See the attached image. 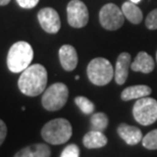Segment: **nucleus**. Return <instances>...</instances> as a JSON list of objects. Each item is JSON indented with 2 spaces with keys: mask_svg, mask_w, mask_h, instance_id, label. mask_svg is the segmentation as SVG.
<instances>
[{
  "mask_svg": "<svg viewBox=\"0 0 157 157\" xmlns=\"http://www.w3.org/2000/svg\"><path fill=\"white\" fill-rule=\"evenodd\" d=\"M73 135L71 122L65 118H55L48 121L41 130L43 140L51 145L67 143Z\"/></svg>",
  "mask_w": 157,
  "mask_h": 157,
  "instance_id": "3",
  "label": "nucleus"
},
{
  "mask_svg": "<svg viewBox=\"0 0 157 157\" xmlns=\"http://www.w3.org/2000/svg\"><path fill=\"white\" fill-rule=\"evenodd\" d=\"M6 135H7V128H6L5 122L2 119H0V146L4 142Z\"/></svg>",
  "mask_w": 157,
  "mask_h": 157,
  "instance_id": "24",
  "label": "nucleus"
},
{
  "mask_svg": "<svg viewBox=\"0 0 157 157\" xmlns=\"http://www.w3.org/2000/svg\"><path fill=\"white\" fill-rule=\"evenodd\" d=\"M67 21L71 27L80 28L85 27L89 21V11L86 4L81 0H71L67 4Z\"/></svg>",
  "mask_w": 157,
  "mask_h": 157,
  "instance_id": "8",
  "label": "nucleus"
},
{
  "mask_svg": "<svg viewBox=\"0 0 157 157\" xmlns=\"http://www.w3.org/2000/svg\"><path fill=\"white\" fill-rule=\"evenodd\" d=\"M38 21L41 28L49 34H56L60 30V18L55 9L51 7L42 8L38 12Z\"/></svg>",
  "mask_w": 157,
  "mask_h": 157,
  "instance_id": "9",
  "label": "nucleus"
},
{
  "mask_svg": "<svg viewBox=\"0 0 157 157\" xmlns=\"http://www.w3.org/2000/svg\"><path fill=\"white\" fill-rule=\"evenodd\" d=\"M59 60L62 68L67 71H71L78 65V53L74 46L62 45L58 52Z\"/></svg>",
  "mask_w": 157,
  "mask_h": 157,
  "instance_id": "10",
  "label": "nucleus"
},
{
  "mask_svg": "<svg viewBox=\"0 0 157 157\" xmlns=\"http://www.w3.org/2000/svg\"><path fill=\"white\" fill-rule=\"evenodd\" d=\"M151 88L146 85H137V86L128 87L121 92V100L130 101L133 99H140L143 97H148L151 94Z\"/></svg>",
  "mask_w": 157,
  "mask_h": 157,
  "instance_id": "15",
  "label": "nucleus"
},
{
  "mask_svg": "<svg viewBox=\"0 0 157 157\" xmlns=\"http://www.w3.org/2000/svg\"><path fill=\"white\" fill-rule=\"evenodd\" d=\"M11 0H0V5L1 6H4V5H7Z\"/></svg>",
  "mask_w": 157,
  "mask_h": 157,
  "instance_id": "25",
  "label": "nucleus"
},
{
  "mask_svg": "<svg viewBox=\"0 0 157 157\" xmlns=\"http://www.w3.org/2000/svg\"><path fill=\"white\" fill-rule=\"evenodd\" d=\"M135 119L143 125H150L157 121V101L150 97L138 99L133 107Z\"/></svg>",
  "mask_w": 157,
  "mask_h": 157,
  "instance_id": "6",
  "label": "nucleus"
},
{
  "mask_svg": "<svg viewBox=\"0 0 157 157\" xmlns=\"http://www.w3.org/2000/svg\"><path fill=\"white\" fill-rule=\"evenodd\" d=\"M33 58L32 46L25 41H18L10 47L7 53V67L13 74L21 73L30 67Z\"/></svg>",
  "mask_w": 157,
  "mask_h": 157,
  "instance_id": "2",
  "label": "nucleus"
},
{
  "mask_svg": "<svg viewBox=\"0 0 157 157\" xmlns=\"http://www.w3.org/2000/svg\"><path fill=\"white\" fill-rule=\"evenodd\" d=\"M99 21L105 30L115 31L124 25V15L121 7L113 3H107L100 9Z\"/></svg>",
  "mask_w": 157,
  "mask_h": 157,
  "instance_id": "7",
  "label": "nucleus"
},
{
  "mask_svg": "<svg viewBox=\"0 0 157 157\" xmlns=\"http://www.w3.org/2000/svg\"><path fill=\"white\" fill-rule=\"evenodd\" d=\"M80 156V149L76 144H70L61 152L60 157H78Z\"/></svg>",
  "mask_w": 157,
  "mask_h": 157,
  "instance_id": "21",
  "label": "nucleus"
},
{
  "mask_svg": "<svg viewBox=\"0 0 157 157\" xmlns=\"http://www.w3.org/2000/svg\"><path fill=\"white\" fill-rule=\"evenodd\" d=\"M84 146L88 149H97L104 147L107 144V138L102 132L90 131L83 138Z\"/></svg>",
  "mask_w": 157,
  "mask_h": 157,
  "instance_id": "16",
  "label": "nucleus"
},
{
  "mask_svg": "<svg viewBox=\"0 0 157 157\" xmlns=\"http://www.w3.org/2000/svg\"><path fill=\"white\" fill-rule=\"evenodd\" d=\"M51 150L46 144H33L20 150L13 157H50Z\"/></svg>",
  "mask_w": 157,
  "mask_h": 157,
  "instance_id": "14",
  "label": "nucleus"
},
{
  "mask_svg": "<svg viewBox=\"0 0 157 157\" xmlns=\"http://www.w3.org/2000/svg\"><path fill=\"white\" fill-rule=\"evenodd\" d=\"M17 4L23 8H33L38 4L39 0H17Z\"/></svg>",
  "mask_w": 157,
  "mask_h": 157,
  "instance_id": "23",
  "label": "nucleus"
},
{
  "mask_svg": "<svg viewBox=\"0 0 157 157\" xmlns=\"http://www.w3.org/2000/svg\"><path fill=\"white\" fill-rule=\"evenodd\" d=\"M131 64V55L128 52H122L118 55L114 70V78L117 84L122 85L125 83Z\"/></svg>",
  "mask_w": 157,
  "mask_h": 157,
  "instance_id": "11",
  "label": "nucleus"
},
{
  "mask_svg": "<svg viewBox=\"0 0 157 157\" xmlns=\"http://www.w3.org/2000/svg\"><path fill=\"white\" fill-rule=\"evenodd\" d=\"M142 144L149 150L157 149V130H153L142 139Z\"/></svg>",
  "mask_w": 157,
  "mask_h": 157,
  "instance_id": "20",
  "label": "nucleus"
},
{
  "mask_svg": "<svg viewBox=\"0 0 157 157\" xmlns=\"http://www.w3.org/2000/svg\"><path fill=\"white\" fill-rule=\"evenodd\" d=\"M87 75L90 82L96 86H105L114 77V70L110 61L103 57L92 59L87 67Z\"/></svg>",
  "mask_w": 157,
  "mask_h": 157,
  "instance_id": "4",
  "label": "nucleus"
},
{
  "mask_svg": "<svg viewBox=\"0 0 157 157\" xmlns=\"http://www.w3.org/2000/svg\"><path fill=\"white\" fill-rule=\"evenodd\" d=\"M117 133L119 137L124 141L128 145H136L140 143L142 138V132L140 128L133 125H128L125 124H119L117 128Z\"/></svg>",
  "mask_w": 157,
  "mask_h": 157,
  "instance_id": "12",
  "label": "nucleus"
},
{
  "mask_svg": "<svg viewBox=\"0 0 157 157\" xmlns=\"http://www.w3.org/2000/svg\"><path fill=\"white\" fill-rule=\"evenodd\" d=\"M155 62L151 56L148 53L141 51L138 53L133 63L131 64L132 71H141L143 74H149L154 70Z\"/></svg>",
  "mask_w": 157,
  "mask_h": 157,
  "instance_id": "13",
  "label": "nucleus"
},
{
  "mask_svg": "<svg viewBox=\"0 0 157 157\" xmlns=\"http://www.w3.org/2000/svg\"><path fill=\"white\" fill-rule=\"evenodd\" d=\"M145 24L149 30H157V8L147 15Z\"/></svg>",
  "mask_w": 157,
  "mask_h": 157,
  "instance_id": "22",
  "label": "nucleus"
},
{
  "mask_svg": "<svg viewBox=\"0 0 157 157\" xmlns=\"http://www.w3.org/2000/svg\"><path fill=\"white\" fill-rule=\"evenodd\" d=\"M75 103L80 108V110L83 112L84 114H92L95 109L94 103L84 96H78L75 98Z\"/></svg>",
  "mask_w": 157,
  "mask_h": 157,
  "instance_id": "19",
  "label": "nucleus"
},
{
  "mask_svg": "<svg viewBox=\"0 0 157 157\" xmlns=\"http://www.w3.org/2000/svg\"><path fill=\"white\" fill-rule=\"evenodd\" d=\"M156 60H157V51H156Z\"/></svg>",
  "mask_w": 157,
  "mask_h": 157,
  "instance_id": "27",
  "label": "nucleus"
},
{
  "mask_svg": "<svg viewBox=\"0 0 157 157\" xmlns=\"http://www.w3.org/2000/svg\"><path fill=\"white\" fill-rule=\"evenodd\" d=\"M47 76L46 68L42 64L36 63L30 65L18 78L17 86L23 94L30 97H35L43 93L46 89Z\"/></svg>",
  "mask_w": 157,
  "mask_h": 157,
  "instance_id": "1",
  "label": "nucleus"
},
{
  "mask_svg": "<svg viewBox=\"0 0 157 157\" xmlns=\"http://www.w3.org/2000/svg\"><path fill=\"white\" fill-rule=\"evenodd\" d=\"M91 127L94 131L103 132L108 125V117L107 115L103 112H97L92 115L90 119Z\"/></svg>",
  "mask_w": 157,
  "mask_h": 157,
  "instance_id": "18",
  "label": "nucleus"
},
{
  "mask_svg": "<svg viewBox=\"0 0 157 157\" xmlns=\"http://www.w3.org/2000/svg\"><path fill=\"white\" fill-rule=\"evenodd\" d=\"M68 98V88L63 83H55L44 91L42 105L48 111H56L65 105Z\"/></svg>",
  "mask_w": 157,
  "mask_h": 157,
  "instance_id": "5",
  "label": "nucleus"
},
{
  "mask_svg": "<svg viewBox=\"0 0 157 157\" xmlns=\"http://www.w3.org/2000/svg\"><path fill=\"white\" fill-rule=\"evenodd\" d=\"M121 11L124 17L134 25L140 24L141 21L143 20V12L138 7L136 3H133L131 1L124 2L121 6Z\"/></svg>",
  "mask_w": 157,
  "mask_h": 157,
  "instance_id": "17",
  "label": "nucleus"
},
{
  "mask_svg": "<svg viewBox=\"0 0 157 157\" xmlns=\"http://www.w3.org/2000/svg\"><path fill=\"white\" fill-rule=\"evenodd\" d=\"M130 1H131V2H133V3H136V4H137V3H139V2L141 1V0H130Z\"/></svg>",
  "mask_w": 157,
  "mask_h": 157,
  "instance_id": "26",
  "label": "nucleus"
}]
</instances>
